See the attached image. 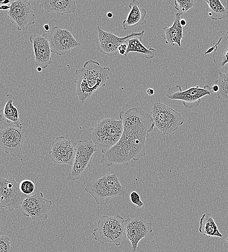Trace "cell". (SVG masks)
Instances as JSON below:
<instances>
[{"mask_svg":"<svg viewBox=\"0 0 228 252\" xmlns=\"http://www.w3.org/2000/svg\"><path fill=\"white\" fill-rule=\"evenodd\" d=\"M142 40L139 37H133L128 41V47L125 54L127 56L130 52H137L143 54L146 59L150 60L155 57L157 50L153 48H147L141 43Z\"/></svg>","mask_w":228,"mask_h":252,"instance_id":"d4e9b609","label":"cell"},{"mask_svg":"<svg viewBox=\"0 0 228 252\" xmlns=\"http://www.w3.org/2000/svg\"><path fill=\"white\" fill-rule=\"evenodd\" d=\"M180 25L183 27L186 25V21L184 19H181L180 20Z\"/></svg>","mask_w":228,"mask_h":252,"instance_id":"f35d334b","label":"cell"},{"mask_svg":"<svg viewBox=\"0 0 228 252\" xmlns=\"http://www.w3.org/2000/svg\"><path fill=\"white\" fill-rule=\"evenodd\" d=\"M10 3L7 17L16 25L18 31H24L35 24V16L29 1L16 0H11Z\"/></svg>","mask_w":228,"mask_h":252,"instance_id":"4fadbf2b","label":"cell"},{"mask_svg":"<svg viewBox=\"0 0 228 252\" xmlns=\"http://www.w3.org/2000/svg\"><path fill=\"white\" fill-rule=\"evenodd\" d=\"M97 151V147L91 141H78L74 162L67 179L70 181L79 180L83 175L94 154Z\"/></svg>","mask_w":228,"mask_h":252,"instance_id":"8fae6325","label":"cell"},{"mask_svg":"<svg viewBox=\"0 0 228 252\" xmlns=\"http://www.w3.org/2000/svg\"><path fill=\"white\" fill-rule=\"evenodd\" d=\"M77 143L72 140H67L65 137H56L51 143V149L49 152L50 159L58 164L72 166L74 162Z\"/></svg>","mask_w":228,"mask_h":252,"instance_id":"9a60e30c","label":"cell"},{"mask_svg":"<svg viewBox=\"0 0 228 252\" xmlns=\"http://www.w3.org/2000/svg\"><path fill=\"white\" fill-rule=\"evenodd\" d=\"M19 189L23 194L28 195L33 192L35 184L31 180L24 179L19 183Z\"/></svg>","mask_w":228,"mask_h":252,"instance_id":"f1b7e54d","label":"cell"},{"mask_svg":"<svg viewBox=\"0 0 228 252\" xmlns=\"http://www.w3.org/2000/svg\"><path fill=\"white\" fill-rule=\"evenodd\" d=\"M27 196L19 189V183L13 177H0V206L9 211L18 209Z\"/></svg>","mask_w":228,"mask_h":252,"instance_id":"7c38bea8","label":"cell"},{"mask_svg":"<svg viewBox=\"0 0 228 252\" xmlns=\"http://www.w3.org/2000/svg\"><path fill=\"white\" fill-rule=\"evenodd\" d=\"M147 93L149 95H152L154 94V90L153 88H148L147 90Z\"/></svg>","mask_w":228,"mask_h":252,"instance_id":"d6a6232c","label":"cell"},{"mask_svg":"<svg viewBox=\"0 0 228 252\" xmlns=\"http://www.w3.org/2000/svg\"><path fill=\"white\" fill-rule=\"evenodd\" d=\"M33 44L35 63L42 69L47 68L52 63L51 50L49 40L44 35L32 34L29 38Z\"/></svg>","mask_w":228,"mask_h":252,"instance_id":"ac0fdd59","label":"cell"},{"mask_svg":"<svg viewBox=\"0 0 228 252\" xmlns=\"http://www.w3.org/2000/svg\"><path fill=\"white\" fill-rule=\"evenodd\" d=\"M154 126L164 135L176 131L185 121L184 118L169 106L160 103H155L151 110Z\"/></svg>","mask_w":228,"mask_h":252,"instance_id":"5b68a950","label":"cell"},{"mask_svg":"<svg viewBox=\"0 0 228 252\" xmlns=\"http://www.w3.org/2000/svg\"><path fill=\"white\" fill-rule=\"evenodd\" d=\"M106 16L108 18H112L113 17V15L112 12H109L107 13Z\"/></svg>","mask_w":228,"mask_h":252,"instance_id":"ab89813d","label":"cell"},{"mask_svg":"<svg viewBox=\"0 0 228 252\" xmlns=\"http://www.w3.org/2000/svg\"><path fill=\"white\" fill-rule=\"evenodd\" d=\"M215 84L219 87L217 92L218 99L224 103L228 102V73L219 72Z\"/></svg>","mask_w":228,"mask_h":252,"instance_id":"4316f807","label":"cell"},{"mask_svg":"<svg viewBox=\"0 0 228 252\" xmlns=\"http://www.w3.org/2000/svg\"><path fill=\"white\" fill-rule=\"evenodd\" d=\"M51 52L60 56L65 55L81 45L67 30L54 27L49 36Z\"/></svg>","mask_w":228,"mask_h":252,"instance_id":"5bb4252c","label":"cell"},{"mask_svg":"<svg viewBox=\"0 0 228 252\" xmlns=\"http://www.w3.org/2000/svg\"><path fill=\"white\" fill-rule=\"evenodd\" d=\"M11 1L9 0H0V5H6L7 4L11 3Z\"/></svg>","mask_w":228,"mask_h":252,"instance_id":"e575fe53","label":"cell"},{"mask_svg":"<svg viewBox=\"0 0 228 252\" xmlns=\"http://www.w3.org/2000/svg\"><path fill=\"white\" fill-rule=\"evenodd\" d=\"M10 8V6L2 5L0 6V10H6Z\"/></svg>","mask_w":228,"mask_h":252,"instance_id":"836d02e7","label":"cell"},{"mask_svg":"<svg viewBox=\"0 0 228 252\" xmlns=\"http://www.w3.org/2000/svg\"><path fill=\"white\" fill-rule=\"evenodd\" d=\"M101 152L103 155L100 162L103 166L110 167L114 164H122L126 166L132 160L130 146L121 139L111 148Z\"/></svg>","mask_w":228,"mask_h":252,"instance_id":"e0dca14e","label":"cell"},{"mask_svg":"<svg viewBox=\"0 0 228 252\" xmlns=\"http://www.w3.org/2000/svg\"><path fill=\"white\" fill-rule=\"evenodd\" d=\"M13 250L9 237L0 235V252H12Z\"/></svg>","mask_w":228,"mask_h":252,"instance_id":"f546056e","label":"cell"},{"mask_svg":"<svg viewBox=\"0 0 228 252\" xmlns=\"http://www.w3.org/2000/svg\"><path fill=\"white\" fill-rule=\"evenodd\" d=\"M212 59L215 65L221 68L228 63V31L214 45Z\"/></svg>","mask_w":228,"mask_h":252,"instance_id":"603a6c76","label":"cell"},{"mask_svg":"<svg viewBox=\"0 0 228 252\" xmlns=\"http://www.w3.org/2000/svg\"><path fill=\"white\" fill-rule=\"evenodd\" d=\"M123 131L122 121L114 117L101 119L88 131L91 141L97 148L109 149L120 140Z\"/></svg>","mask_w":228,"mask_h":252,"instance_id":"7a4b0ae2","label":"cell"},{"mask_svg":"<svg viewBox=\"0 0 228 252\" xmlns=\"http://www.w3.org/2000/svg\"><path fill=\"white\" fill-rule=\"evenodd\" d=\"M181 15L179 13H176L173 25L169 27L165 26L163 28V33L161 36L165 40V44L172 46L176 44L179 47H181V41L184 38V29L180 23Z\"/></svg>","mask_w":228,"mask_h":252,"instance_id":"44dd1931","label":"cell"},{"mask_svg":"<svg viewBox=\"0 0 228 252\" xmlns=\"http://www.w3.org/2000/svg\"><path fill=\"white\" fill-rule=\"evenodd\" d=\"M213 93L209 85H205L203 88L198 86L192 87L186 91H182L179 85L168 89L166 96L173 100H180L184 107L191 109L197 107L201 102V99Z\"/></svg>","mask_w":228,"mask_h":252,"instance_id":"30bf717a","label":"cell"},{"mask_svg":"<svg viewBox=\"0 0 228 252\" xmlns=\"http://www.w3.org/2000/svg\"><path fill=\"white\" fill-rule=\"evenodd\" d=\"M125 236L131 244L132 252L137 251L140 241L153 231L152 223L140 217L127 218L125 220Z\"/></svg>","mask_w":228,"mask_h":252,"instance_id":"2e32d148","label":"cell"},{"mask_svg":"<svg viewBox=\"0 0 228 252\" xmlns=\"http://www.w3.org/2000/svg\"><path fill=\"white\" fill-rule=\"evenodd\" d=\"M131 203L137 208H141L144 205V203L141 201L140 196L135 191H132L130 194Z\"/></svg>","mask_w":228,"mask_h":252,"instance_id":"4dcf8cb0","label":"cell"},{"mask_svg":"<svg viewBox=\"0 0 228 252\" xmlns=\"http://www.w3.org/2000/svg\"><path fill=\"white\" fill-rule=\"evenodd\" d=\"M127 47L128 45L126 43H124L120 45L118 47V53L121 55L125 56Z\"/></svg>","mask_w":228,"mask_h":252,"instance_id":"1f68e13d","label":"cell"},{"mask_svg":"<svg viewBox=\"0 0 228 252\" xmlns=\"http://www.w3.org/2000/svg\"><path fill=\"white\" fill-rule=\"evenodd\" d=\"M125 220L119 215H104L99 220L93 235L96 241L119 246L125 236Z\"/></svg>","mask_w":228,"mask_h":252,"instance_id":"277c9868","label":"cell"},{"mask_svg":"<svg viewBox=\"0 0 228 252\" xmlns=\"http://www.w3.org/2000/svg\"><path fill=\"white\" fill-rule=\"evenodd\" d=\"M215 49V47L214 46L213 47H211V48H210L208 50H207L205 52V55H207V54H208L209 53H211V52H212V51H214Z\"/></svg>","mask_w":228,"mask_h":252,"instance_id":"74e56055","label":"cell"},{"mask_svg":"<svg viewBox=\"0 0 228 252\" xmlns=\"http://www.w3.org/2000/svg\"><path fill=\"white\" fill-rule=\"evenodd\" d=\"M28 134L27 129L6 123L0 126V148L6 154H10L15 158L18 157Z\"/></svg>","mask_w":228,"mask_h":252,"instance_id":"52a82bcc","label":"cell"},{"mask_svg":"<svg viewBox=\"0 0 228 252\" xmlns=\"http://www.w3.org/2000/svg\"><path fill=\"white\" fill-rule=\"evenodd\" d=\"M198 231L203 235L208 237H223L215 220L209 213L203 214L200 218Z\"/></svg>","mask_w":228,"mask_h":252,"instance_id":"cb8c5ba5","label":"cell"},{"mask_svg":"<svg viewBox=\"0 0 228 252\" xmlns=\"http://www.w3.org/2000/svg\"><path fill=\"white\" fill-rule=\"evenodd\" d=\"M196 1L195 0H179L174 1L175 8L181 15L194 7Z\"/></svg>","mask_w":228,"mask_h":252,"instance_id":"83f0119b","label":"cell"},{"mask_svg":"<svg viewBox=\"0 0 228 252\" xmlns=\"http://www.w3.org/2000/svg\"><path fill=\"white\" fill-rule=\"evenodd\" d=\"M52 202L44 198L41 192L27 195L18 208L22 214L35 221L47 220Z\"/></svg>","mask_w":228,"mask_h":252,"instance_id":"ba28073f","label":"cell"},{"mask_svg":"<svg viewBox=\"0 0 228 252\" xmlns=\"http://www.w3.org/2000/svg\"><path fill=\"white\" fill-rule=\"evenodd\" d=\"M42 68L41 67L38 66L36 67V70L38 72H40L42 71Z\"/></svg>","mask_w":228,"mask_h":252,"instance_id":"60d3db41","label":"cell"},{"mask_svg":"<svg viewBox=\"0 0 228 252\" xmlns=\"http://www.w3.org/2000/svg\"><path fill=\"white\" fill-rule=\"evenodd\" d=\"M39 7L47 13L63 15L74 13L76 4L74 0H44L40 2Z\"/></svg>","mask_w":228,"mask_h":252,"instance_id":"ffe728a7","label":"cell"},{"mask_svg":"<svg viewBox=\"0 0 228 252\" xmlns=\"http://www.w3.org/2000/svg\"><path fill=\"white\" fill-rule=\"evenodd\" d=\"M84 189L98 205H105L112 198L121 196L125 188L115 173L103 174L97 179L86 184Z\"/></svg>","mask_w":228,"mask_h":252,"instance_id":"3957f363","label":"cell"},{"mask_svg":"<svg viewBox=\"0 0 228 252\" xmlns=\"http://www.w3.org/2000/svg\"><path fill=\"white\" fill-rule=\"evenodd\" d=\"M6 97L5 106L0 110V122L5 121L7 123L14 124L19 128H22L19 120L18 110L13 104L15 100L13 95L8 94Z\"/></svg>","mask_w":228,"mask_h":252,"instance_id":"7402d4cb","label":"cell"},{"mask_svg":"<svg viewBox=\"0 0 228 252\" xmlns=\"http://www.w3.org/2000/svg\"><path fill=\"white\" fill-rule=\"evenodd\" d=\"M213 93H217L218 91L219 87L218 85L214 84L212 88Z\"/></svg>","mask_w":228,"mask_h":252,"instance_id":"8d00e7d4","label":"cell"},{"mask_svg":"<svg viewBox=\"0 0 228 252\" xmlns=\"http://www.w3.org/2000/svg\"><path fill=\"white\" fill-rule=\"evenodd\" d=\"M119 117L124 130L145 134L149 136L155 127L151 116L139 107L120 111Z\"/></svg>","mask_w":228,"mask_h":252,"instance_id":"8992f818","label":"cell"},{"mask_svg":"<svg viewBox=\"0 0 228 252\" xmlns=\"http://www.w3.org/2000/svg\"><path fill=\"white\" fill-rule=\"evenodd\" d=\"M129 7L130 11L126 19L122 22V27L125 30L131 29L138 25H144L147 21L145 19L147 11L140 6V1L133 0L131 1Z\"/></svg>","mask_w":228,"mask_h":252,"instance_id":"d6986e66","label":"cell"},{"mask_svg":"<svg viewBox=\"0 0 228 252\" xmlns=\"http://www.w3.org/2000/svg\"><path fill=\"white\" fill-rule=\"evenodd\" d=\"M145 31L131 32L124 37H119L115 34L103 30L99 26L97 27V47L99 52L109 57L118 54V47L124 43H128V40L133 37H139L142 40Z\"/></svg>","mask_w":228,"mask_h":252,"instance_id":"9c48e42d","label":"cell"},{"mask_svg":"<svg viewBox=\"0 0 228 252\" xmlns=\"http://www.w3.org/2000/svg\"><path fill=\"white\" fill-rule=\"evenodd\" d=\"M110 68L90 60L84 63L82 68L77 69L74 76L76 95L81 104L90 98L100 87L106 85L109 79Z\"/></svg>","mask_w":228,"mask_h":252,"instance_id":"6da1fadb","label":"cell"},{"mask_svg":"<svg viewBox=\"0 0 228 252\" xmlns=\"http://www.w3.org/2000/svg\"><path fill=\"white\" fill-rule=\"evenodd\" d=\"M210 10L209 15L213 20L225 19L228 16V8L219 0H206Z\"/></svg>","mask_w":228,"mask_h":252,"instance_id":"484cf974","label":"cell"},{"mask_svg":"<svg viewBox=\"0 0 228 252\" xmlns=\"http://www.w3.org/2000/svg\"><path fill=\"white\" fill-rule=\"evenodd\" d=\"M43 28L46 32H49L50 28L48 24H44L43 26Z\"/></svg>","mask_w":228,"mask_h":252,"instance_id":"d590c367","label":"cell"}]
</instances>
